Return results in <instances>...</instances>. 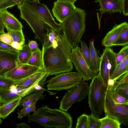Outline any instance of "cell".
<instances>
[{
    "mask_svg": "<svg viewBox=\"0 0 128 128\" xmlns=\"http://www.w3.org/2000/svg\"><path fill=\"white\" fill-rule=\"evenodd\" d=\"M89 90L88 84L85 80H82L66 93L60 101L59 109L67 111L74 103L85 98Z\"/></svg>",
    "mask_w": 128,
    "mask_h": 128,
    "instance_id": "cell-8",
    "label": "cell"
},
{
    "mask_svg": "<svg viewBox=\"0 0 128 128\" xmlns=\"http://www.w3.org/2000/svg\"><path fill=\"white\" fill-rule=\"evenodd\" d=\"M45 90H37L25 96L21 99L19 106L24 108L32 104L38 102V100H42L44 99L45 95L43 94Z\"/></svg>",
    "mask_w": 128,
    "mask_h": 128,
    "instance_id": "cell-19",
    "label": "cell"
},
{
    "mask_svg": "<svg viewBox=\"0 0 128 128\" xmlns=\"http://www.w3.org/2000/svg\"><path fill=\"white\" fill-rule=\"evenodd\" d=\"M104 112L108 115L121 124L128 125V104L115 103L107 90L105 100Z\"/></svg>",
    "mask_w": 128,
    "mask_h": 128,
    "instance_id": "cell-9",
    "label": "cell"
},
{
    "mask_svg": "<svg viewBox=\"0 0 128 128\" xmlns=\"http://www.w3.org/2000/svg\"><path fill=\"white\" fill-rule=\"evenodd\" d=\"M0 19L4 24L6 30H22L20 22L6 10L0 11Z\"/></svg>",
    "mask_w": 128,
    "mask_h": 128,
    "instance_id": "cell-18",
    "label": "cell"
},
{
    "mask_svg": "<svg viewBox=\"0 0 128 128\" xmlns=\"http://www.w3.org/2000/svg\"><path fill=\"white\" fill-rule=\"evenodd\" d=\"M35 2H39V0H33Z\"/></svg>",
    "mask_w": 128,
    "mask_h": 128,
    "instance_id": "cell-48",
    "label": "cell"
},
{
    "mask_svg": "<svg viewBox=\"0 0 128 128\" xmlns=\"http://www.w3.org/2000/svg\"><path fill=\"white\" fill-rule=\"evenodd\" d=\"M28 45L32 53L36 51L39 49L38 44L35 41H29Z\"/></svg>",
    "mask_w": 128,
    "mask_h": 128,
    "instance_id": "cell-40",
    "label": "cell"
},
{
    "mask_svg": "<svg viewBox=\"0 0 128 128\" xmlns=\"http://www.w3.org/2000/svg\"><path fill=\"white\" fill-rule=\"evenodd\" d=\"M107 89L99 74L92 79L89 86L88 103L92 113L98 116L104 110Z\"/></svg>",
    "mask_w": 128,
    "mask_h": 128,
    "instance_id": "cell-5",
    "label": "cell"
},
{
    "mask_svg": "<svg viewBox=\"0 0 128 128\" xmlns=\"http://www.w3.org/2000/svg\"><path fill=\"white\" fill-rule=\"evenodd\" d=\"M5 26L2 20L0 19V35L5 33L4 28Z\"/></svg>",
    "mask_w": 128,
    "mask_h": 128,
    "instance_id": "cell-45",
    "label": "cell"
},
{
    "mask_svg": "<svg viewBox=\"0 0 128 128\" xmlns=\"http://www.w3.org/2000/svg\"><path fill=\"white\" fill-rule=\"evenodd\" d=\"M34 86L26 89H22L17 87L14 84L9 89L0 88V105L16 98H22L29 94L36 91Z\"/></svg>",
    "mask_w": 128,
    "mask_h": 128,
    "instance_id": "cell-13",
    "label": "cell"
},
{
    "mask_svg": "<svg viewBox=\"0 0 128 128\" xmlns=\"http://www.w3.org/2000/svg\"><path fill=\"white\" fill-rule=\"evenodd\" d=\"M70 57L78 72L82 76L83 80L88 81L93 79L98 74L89 67L81 53L78 45L72 49Z\"/></svg>",
    "mask_w": 128,
    "mask_h": 128,
    "instance_id": "cell-10",
    "label": "cell"
},
{
    "mask_svg": "<svg viewBox=\"0 0 128 128\" xmlns=\"http://www.w3.org/2000/svg\"><path fill=\"white\" fill-rule=\"evenodd\" d=\"M52 11L54 16L60 23H62L74 12L76 7L72 2L57 0L54 3Z\"/></svg>",
    "mask_w": 128,
    "mask_h": 128,
    "instance_id": "cell-12",
    "label": "cell"
},
{
    "mask_svg": "<svg viewBox=\"0 0 128 128\" xmlns=\"http://www.w3.org/2000/svg\"><path fill=\"white\" fill-rule=\"evenodd\" d=\"M117 54L110 47H106L100 57L99 74L104 84L108 88V82L116 67Z\"/></svg>",
    "mask_w": 128,
    "mask_h": 128,
    "instance_id": "cell-7",
    "label": "cell"
},
{
    "mask_svg": "<svg viewBox=\"0 0 128 128\" xmlns=\"http://www.w3.org/2000/svg\"><path fill=\"white\" fill-rule=\"evenodd\" d=\"M126 46L125 57L117 66L110 79L114 80L124 74L128 72V45Z\"/></svg>",
    "mask_w": 128,
    "mask_h": 128,
    "instance_id": "cell-21",
    "label": "cell"
},
{
    "mask_svg": "<svg viewBox=\"0 0 128 128\" xmlns=\"http://www.w3.org/2000/svg\"><path fill=\"white\" fill-rule=\"evenodd\" d=\"M82 78L78 72H68L58 74L51 78L47 82V89L60 91L70 89L80 83Z\"/></svg>",
    "mask_w": 128,
    "mask_h": 128,
    "instance_id": "cell-6",
    "label": "cell"
},
{
    "mask_svg": "<svg viewBox=\"0 0 128 128\" xmlns=\"http://www.w3.org/2000/svg\"><path fill=\"white\" fill-rule=\"evenodd\" d=\"M18 58L20 64H27L32 53L28 45H24L21 50L18 52Z\"/></svg>",
    "mask_w": 128,
    "mask_h": 128,
    "instance_id": "cell-25",
    "label": "cell"
},
{
    "mask_svg": "<svg viewBox=\"0 0 128 128\" xmlns=\"http://www.w3.org/2000/svg\"><path fill=\"white\" fill-rule=\"evenodd\" d=\"M128 45V26H126L112 44L124 46Z\"/></svg>",
    "mask_w": 128,
    "mask_h": 128,
    "instance_id": "cell-29",
    "label": "cell"
},
{
    "mask_svg": "<svg viewBox=\"0 0 128 128\" xmlns=\"http://www.w3.org/2000/svg\"><path fill=\"white\" fill-rule=\"evenodd\" d=\"M101 122L100 128H120L121 124L117 120L108 115L100 119Z\"/></svg>",
    "mask_w": 128,
    "mask_h": 128,
    "instance_id": "cell-27",
    "label": "cell"
},
{
    "mask_svg": "<svg viewBox=\"0 0 128 128\" xmlns=\"http://www.w3.org/2000/svg\"><path fill=\"white\" fill-rule=\"evenodd\" d=\"M123 14L125 16H128V0L123 1Z\"/></svg>",
    "mask_w": 128,
    "mask_h": 128,
    "instance_id": "cell-42",
    "label": "cell"
},
{
    "mask_svg": "<svg viewBox=\"0 0 128 128\" xmlns=\"http://www.w3.org/2000/svg\"><path fill=\"white\" fill-rule=\"evenodd\" d=\"M14 84V81L4 76H0V88L9 89Z\"/></svg>",
    "mask_w": 128,
    "mask_h": 128,
    "instance_id": "cell-35",
    "label": "cell"
},
{
    "mask_svg": "<svg viewBox=\"0 0 128 128\" xmlns=\"http://www.w3.org/2000/svg\"><path fill=\"white\" fill-rule=\"evenodd\" d=\"M18 50L11 45L0 41V51L10 52H18Z\"/></svg>",
    "mask_w": 128,
    "mask_h": 128,
    "instance_id": "cell-37",
    "label": "cell"
},
{
    "mask_svg": "<svg viewBox=\"0 0 128 128\" xmlns=\"http://www.w3.org/2000/svg\"><path fill=\"white\" fill-rule=\"evenodd\" d=\"M43 69L28 64H20L3 76L14 82L22 80Z\"/></svg>",
    "mask_w": 128,
    "mask_h": 128,
    "instance_id": "cell-11",
    "label": "cell"
},
{
    "mask_svg": "<svg viewBox=\"0 0 128 128\" xmlns=\"http://www.w3.org/2000/svg\"><path fill=\"white\" fill-rule=\"evenodd\" d=\"M22 98L21 97L16 98L1 105L0 106V118L5 119L14 112L19 106Z\"/></svg>",
    "mask_w": 128,
    "mask_h": 128,
    "instance_id": "cell-20",
    "label": "cell"
},
{
    "mask_svg": "<svg viewBox=\"0 0 128 128\" xmlns=\"http://www.w3.org/2000/svg\"><path fill=\"white\" fill-rule=\"evenodd\" d=\"M98 116L92 113L88 116V128H100L101 122Z\"/></svg>",
    "mask_w": 128,
    "mask_h": 128,
    "instance_id": "cell-31",
    "label": "cell"
},
{
    "mask_svg": "<svg viewBox=\"0 0 128 128\" xmlns=\"http://www.w3.org/2000/svg\"><path fill=\"white\" fill-rule=\"evenodd\" d=\"M126 46L123 48L117 54L116 62L117 66L122 61L124 58L126 54Z\"/></svg>",
    "mask_w": 128,
    "mask_h": 128,
    "instance_id": "cell-39",
    "label": "cell"
},
{
    "mask_svg": "<svg viewBox=\"0 0 128 128\" xmlns=\"http://www.w3.org/2000/svg\"><path fill=\"white\" fill-rule=\"evenodd\" d=\"M115 80L120 83H128V72L124 74Z\"/></svg>",
    "mask_w": 128,
    "mask_h": 128,
    "instance_id": "cell-41",
    "label": "cell"
},
{
    "mask_svg": "<svg viewBox=\"0 0 128 128\" xmlns=\"http://www.w3.org/2000/svg\"><path fill=\"white\" fill-rule=\"evenodd\" d=\"M16 128H30V127L24 122H21L16 124Z\"/></svg>",
    "mask_w": 128,
    "mask_h": 128,
    "instance_id": "cell-44",
    "label": "cell"
},
{
    "mask_svg": "<svg viewBox=\"0 0 128 128\" xmlns=\"http://www.w3.org/2000/svg\"><path fill=\"white\" fill-rule=\"evenodd\" d=\"M64 1L70 2L74 3V2L76 1L77 0H60Z\"/></svg>",
    "mask_w": 128,
    "mask_h": 128,
    "instance_id": "cell-47",
    "label": "cell"
},
{
    "mask_svg": "<svg viewBox=\"0 0 128 128\" xmlns=\"http://www.w3.org/2000/svg\"><path fill=\"white\" fill-rule=\"evenodd\" d=\"M95 2H99L100 8L97 10L100 12L101 17L106 13H114L123 12V1L122 0H96Z\"/></svg>",
    "mask_w": 128,
    "mask_h": 128,
    "instance_id": "cell-15",
    "label": "cell"
},
{
    "mask_svg": "<svg viewBox=\"0 0 128 128\" xmlns=\"http://www.w3.org/2000/svg\"><path fill=\"white\" fill-rule=\"evenodd\" d=\"M60 33V32L53 29L47 30L45 36L42 48H46L51 46L56 37Z\"/></svg>",
    "mask_w": 128,
    "mask_h": 128,
    "instance_id": "cell-28",
    "label": "cell"
},
{
    "mask_svg": "<svg viewBox=\"0 0 128 128\" xmlns=\"http://www.w3.org/2000/svg\"><path fill=\"white\" fill-rule=\"evenodd\" d=\"M27 64L43 69L42 51L39 48L32 53Z\"/></svg>",
    "mask_w": 128,
    "mask_h": 128,
    "instance_id": "cell-26",
    "label": "cell"
},
{
    "mask_svg": "<svg viewBox=\"0 0 128 128\" xmlns=\"http://www.w3.org/2000/svg\"><path fill=\"white\" fill-rule=\"evenodd\" d=\"M72 49L64 34H60L51 46L42 48L43 69L49 75H56L72 70L70 55Z\"/></svg>",
    "mask_w": 128,
    "mask_h": 128,
    "instance_id": "cell-2",
    "label": "cell"
},
{
    "mask_svg": "<svg viewBox=\"0 0 128 128\" xmlns=\"http://www.w3.org/2000/svg\"><path fill=\"white\" fill-rule=\"evenodd\" d=\"M36 103H34L31 104L24 108L19 111L18 113V118H21L24 116H29L30 115V112H34L36 111Z\"/></svg>",
    "mask_w": 128,
    "mask_h": 128,
    "instance_id": "cell-32",
    "label": "cell"
},
{
    "mask_svg": "<svg viewBox=\"0 0 128 128\" xmlns=\"http://www.w3.org/2000/svg\"><path fill=\"white\" fill-rule=\"evenodd\" d=\"M16 5L12 0H0V11L6 10L8 8H11Z\"/></svg>",
    "mask_w": 128,
    "mask_h": 128,
    "instance_id": "cell-36",
    "label": "cell"
},
{
    "mask_svg": "<svg viewBox=\"0 0 128 128\" xmlns=\"http://www.w3.org/2000/svg\"><path fill=\"white\" fill-rule=\"evenodd\" d=\"M86 15L84 10L76 7L73 13L61 23L62 30L72 49L78 45L85 32Z\"/></svg>",
    "mask_w": 128,
    "mask_h": 128,
    "instance_id": "cell-4",
    "label": "cell"
},
{
    "mask_svg": "<svg viewBox=\"0 0 128 128\" xmlns=\"http://www.w3.org/2000/svg\"></svg>",
    "mask_w": 128,
    "mask_h": 128,
    "instance_id": "cell-50",
    "label": "cell"
},
{
    "mask_svg": "<svg viewBox=\"0 0 128 128\" xmlns=\"http://www.w3.org/2000/svg\"><path fill=\"white\" fill-rule=\"evenodd\" d=\"M122 0V1H123L124 0Z\"/></svg>",
    "mask_w": 128,
    "mask_h": 128,
    "instance_id": "cell-49",
    "label": "cell"
},
{
    "mask_svg": "<svg viewBox=\"0 0 128 128\" xmlns=\"http://www.w3.org/2000/svg\"><path fill=\"white\" fill-rule=\"evenodd\" d=\"M108 87L124 97L128 101V83H120L114 80L113 85L109 86Z\"/></svg>",
    "mask_w": 128,
    "mask_h": 128,
    "instance_id": "cell-23",
    "label": "cell"
},
{
    "mask_svg": "<svg viewBox=\"0 0 128 128\" xmlns=\"http://www.w3.org/2000/svg\"><path fill=\"white\" fill-rule=\"evenodd\" d=\"M28 120L36 122L46 128H71L72 118L66 111L57 109H51L47 105L37 109Z\"/></svg>",
    "mask_w": 128,
    "mask_h": 128,
    "instance_id": "cell-3",
    "label": "cell"
},
{
    "mask_svg": "<svg viewBox=\"0 0 128 128\" xmlns=\"http://www.w3.org/2000/svg\"><path fill=\"white\" fill-rule=\"evenodd\" d=\"M81 54L89 68L95 73L98 74L96 71L95 66L92 62L90 51L86 43L80 40Z\"/></svg>",
    "mask_w": 128,
    "mask_h": 128,
    "instance_id": "cell-22",
    "label": "cell"
},
{
    "mask_svg": "<svg viewBox=\"0 0 128 128\" xmlns=\"http://www.w3.org/2000/svg\"><path fill=\"white\" fill-rule=\"evenodd\" d=\"M88 116L83 114L78 119L76 128H88Z\"/></svg>",
    "mask_w": 128,
    "mask_h": 128,
    "instance_id": "cell-34",
    "label": "cell"
},
{
    "mask_svg": "<svg viewBox=\"0 0 128 128\" xmlns=\"http://www.w3.org/2000/svg\"><path fill=\"white\" fill-rule=\"evenodd\" d=\"M90 55L92 62L95 66L96 72L98 74L99 71L100 62V57L99 56L94 44L93 38L90 39L89 42V48Z\"/></svg>",
    "mask_w": 128,
    "mask_h": 128,
    "instance_id": "cell-24",
    "label": "cell"
},
{
    "mask_svg": "<svg viewBox=\"0 0 128 128\" xmlns=\"http://www.w3.org/2000/svg\"><path fill=\"white\" fill-rule=\"evenodd\" d=\"M48 74L43 70L38 72L20 81L14 82L17 87L26 89L34 86L41 81L46 80Z\"/></svg>",
    "mask_w": 128,
    "mask_h": 128,
    "instance_id": "cell-16",
    "label": "cell"
},
{
    "mask_svg": "<svg viewBox=\"0 0 128 128\" xmlns=\"http://www.w3.org/2000/svg\"><path fill=\"white\" fill-rule=\"evenodd\" d=\"M128 26L126 22L119 24H115L112 29L106 34L102 42V45L106 47H110L118 38L126 27Z\"/></svg>",
    "mask_w": 128,
    "mask_h": 128,
    "instance_id": "cell-17",
    "label": "cell"
},
{
    "mask_svg": "<svg viewBox=\"0 0 128 128\" xmlns=\"http://www.w3.org/2000/svg\"><path fill=\"white\" fill-rule=\"evenodd\" d=\"M11 45L14 48L18 50H21L23 46L20 43L14 41L12 43Z\"/></svg>",
    "mask_w": 128,
    "mask_h": 128,
    "instance_id": "cell-43",
    "label": "cell"
},
{
    "mask_svg": "<svg viewBox=\"0 0 128 128\" xmlns=\"http://www.w3.org/2000/svg\"><path fill=\"white\" fill-rule=\"evenodd\" d=\"M107 90L114 102L117 104H128V101L124 97L108 87Z\"/></svg>",
    "mask_w": 128,
    "mask_h": 128,
    "instance_id": "cell-33",
    "label": "cell"
},
{
    "mask_svg": "<svg viewBox=\"0 0 128 128\" xmlns=\"http://www.w3.org/2000/svg\"><path fill=\"white\" fill-rule=\"evenodd\" d=\"M19 64L18 52H10L0 51V76H3Z\"/></svg>",
    "mask_w": 128,
    "mask_h": 128,
    "instance_id": "cell-14",
    "label": "cell"
},
{
    "mask_svg": "<svg viewBox=\"0 0 128 128\" xmlns=\"http://www.w3.org/2000/svg\"><path fill=\"white\" fill-rule=\"evenodd\" d=\"M14 1L18 5L20 4L24 0H12Z\"/></svg>",
    "mask_w": 128,
    "mask_h": 128,
    "instance_id": "cell-46",
    "label": "cell"
},
{
    "mask_svg": "<svg viewBox=\"0 0 128 128\" xmlns=\"http://www.w3.org/2000/svg\"><path fill=\"white\" fill-rule=\"evenodd\" d=\"M0 41L10 45L14 41L11 35L9 32L0 35Z\"/></svg>",
    "mask_w": 128,
    "mask_h": 128,
    "instance_id": "cell-38",
    "label": "cell"
},
{
    "mask_svg": "<svg viewBox=\"0 0 128 128\" xmlns=\"http://www.w3.org/2000/svg\"><path fill=\"white\" fill-rule=\"evenodd\" d=\"M20 17L26 20L36 38L43 45L46 31L49 29L59 32L62 30L61 23H56L48 8L44 4L33 0H24L18 5Z\"/></svg>",
    "mask_w": 128,
    "mask_h": 128,
    "instance_id": "cell-1",
    "label": "cell"
},
{
    "mask_svg": "<svg viewBox=\"0 0 128 128\" xmlns=\"http://www.w3.org/2000/svg\"><path fill=\"white\" fill-rule=\"evenodd\" d=\"M7 30L10 33L14 41L18 42L23 46L25 45V40L22 30Z\"/></svg>",
    "mask_w": 128,
    "mask_h": 128,
    "instance_id": "cell-30",
    "label": "cell"
}]
</instances>
